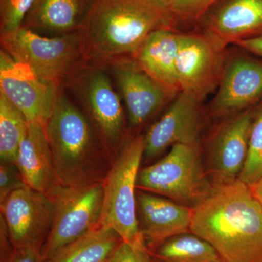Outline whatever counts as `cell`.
<instances>
[{
	"label": "cell",
	"mask_w": 262,
	"mask_h": 262,
	"mask_svg": "<svg viewBox=\"0 0 262 262\" xmlns=\"http://www.w3.org/2000/svg\"><path fill=\"white\" fill-rule=\"evenodd\" d=\"M195 26L222 50L262 35V0H218Z\"/></svg>",
	"instance_id": "cell-12"
},
{
	"label": "cell",
	"mask_w": 262,
	"mask_h": 262,
	"mask_svg": "<svg viewBox=\"0 0 262 262\" xmlns=\"http://www.w3.org/2000/svg\"><path fill=\"white\" fill-rule=\"evenodd\" d=\"M203 124L202 102L181 92L146 134L144 157L152 159L175 144H198Z\"/></svg>",
	"instance_id": "cell-14"
},
{
	"label": "cell",
	"mask_w": 262,
	"mask_h": 262,
	"mask_svg": "<svg viewBox=\"0 0 262 262\" xmlns=\"http://www.w3.org/2000/svg\"><path fill=\"white\" fill-rule=\"evenodd\" d=\"M234 45L245 51L262 57V35L239 41Z\"/></svg>",
	"instance_id": "cell-30"
},
{
	"label": "cell",
	"mask_w": 262,
	"mask_h": 262,
	"mask_svg": "<svg viewBox=\"0 0 262 262\" xmlns=\"http://www.w3.org/2000/svg\"><path fill=\"white\" fill-rule=\"evenodd\" d=\"M108 262H158L151 256L145 243H130L122 241Z\"/></svg>",
	"instance_id": "cell-28"
},
{
	"label": "cell",
	"mask_w": 262,
	"mask_h": 262,
	"mask_svg": "<svg viewBox=\"0 0 262 262\" xmlns=\"http://www.w3.org/2000/svg\"><path fill=\"white\" fill-rule=\"evenodd\" d=\"M51 196L56 204V214L51 232L41 249L44 262L100 225L103 182L77 187L63 185Z\"/></svg>",
	"instance_id": "cell-7"
},
{
	"label": "cell",
	"mask_w": 262,
	"mask_h": 262,
	"mask_svg": "<svg viewBox=\"0 0 262 262\" xmlns=\"http://www.w3.org/2000/svg\"><path fill=\"white\" fill-rule=\"evenodd\" d=\"M136 210L139 230L147 247H158L167 239L190 232V207L142 190L136 192Z\"/></svg>",
	"instance_id": "cell-17"
},
{
	"label": "cell",
	"mask_w": 262,
	"mask_h": 262,
	"mask_svg": "<svg viewBox=\"0 0 262 262\" xmlns=\"http://www.w3.org/2000/svg\"><path fill=\"white\" fill-rule=\"evenodd\" d=\"M60 91L56 84L1 49L0 92L20 110L27 121L46 126Z\"/></svg>",
	"instance_id": "cell-8"
},
{
	"label": "cell",
	"mask_w": 262,
	"mask_h": 262,
	"mask_svg": "<svg viewBox=\"0 0 262 262\" xmlns=\"http://www.w3.org/2000/svg\"><path fill=\"white\" fill-rule=\"evenodd\" d=\"M122 241L113 229L99 225L45 262H108Z\"/></svg>",
	"instance_id": "cell-21"
},
{
	"label": "cell",
	"mask_w": 262,
	"mask_h": 262,
	"mask_svg": "<svg viewBox=\"0 0 262 262\" xmlns=\"http://www.w3.org/2000/svg\"><path fill=\"white\" fill-rule=\"evenodd\" d=\"M1 262H44L40 248H15L11 253Z\"/></svg>",
	"instance_id": "cell-29"
},
{
	"label": "cell",
	"mask_w": 262,
	"mask_h": 262,
	"mask_svg": "<svg viewBox=\"0 0 262 262\" xmlns=\"http://www.w3.org/2000/svg\"><path fill=\"white\" fill-rule=\"evenodd\" d=\"M2 50L58 88L87 67L79 32L48 37L20 27L1 34Z\"/></svg>",
	"instance_id": "cell-4"
},
{
	"label": "cell",
	"mask_w": 262,
	"mask_h": 262,
	"mask_svg": "<svg viewBox=\"0 0 262 262\" xmlns=\"http://www.w3.org/2000/svg\"><path fill=\"white\" fill-rule=\"evenodd\" d=\"M237 179L249 187L262 179V104L256 108L247 157Z\"/></svg>",
	"instance_id": "cell-24"
},
{
	"label": "cell",
	"mask_w": 262,
	"mask_h": 262,
	"mask_svg": "<svg viewBox=\"0 0 262 262\" xmlns=\"http://www.w3.org/2000/svg\"><path fill=\"white\" fill-rule=\"evenodd\" d=\"M89 112L98 135L108 150L120 145L124 132V113L118 95L102 67H87L70 81Z\"/></svg>",
	"instance_id": "cell-10"
},
{
	"label": "cell",
	"mask_w": 262,
	"mask_h": 262,
	"mask_svg": "<svg viewBox=\"0 0 262 262\" xmlns=\"http://www.w3.org/2000/svg\"><path fill=\"white\" fill-rule=\"evenodd\" d=\"M251 191L255 196L257 198L258 201L260 202L262 206V179L259 182L256 183L252 186H250Z\"/></svg>",
	"instance_id": "cell-31"
},
{
	"label": "cell",
	"mask_w": 262,
	"mask_h": 262,
	"mask_svg": "<svg viewBox=\"0 0 262 262\" xmlns=\"http://www.w3.org/2000/svg\"><path fill=\"white\" fill-rule=\"evenodd\" d=\"M45 129L63 185L77 187L103 182L111 168L108 148L89 117L61 91Z\"/></svg>",
	"instance_id": "cell-3"
},
{
	"label": "cell",
	"mask_w": 262,
	"mask_h": 262,
	"mask_svg": "<svg viewBox=\"0 0 262 262\" xmlns=\"http://www.w3.org/2000/svg\"><path fill=\"white\" fill-rule=\"evenodd\" d=\"M111 67L134 126L147 121L164 104L175 98L134 58L117 60Z\"/></svg>",
	"instance_id": "cell-15"
},
{
	"label": "cell",
	"mask_w": 262,
	"mask_h": 262,
	"mask_svg": "<svg viewBox=\"0 0 262 262\" xmlns=\"http://www.w3.org/2000/svg\"><path fill=\"white\" fill-rule=\"evenodd\" d=\"M179 24L167 0H94L78 32L86 64L134 58L150 34Z\"/></svg>",
	"instance_id": "cell-1"
},
{
	"label": "cell",
	"mask_w": 262,
	"mask_h": 262,
	"mask_svg": "<svg viewBox=\"0 0 262 262\" xmlns=\"http://www.w3.org/2000/svg\"><path fill=\"white\" fill-rule=\"evenodd\" d=\"M27 187L15 163L0 164V204L15 190Z\"/></svg>",
	"instance_id": "cell-27"
},
{
	"label": "cell",
	"mask_w": 262,
	"mask_h": 262,
	"mask_svg": "<svg viewBox=\"0 0 262 262\" xmlns=\"http://www.w3.org/2000/svg\"><path fill=\"white\" fill-rule=\"evenodd\" d=\"M137 188L193 208L212 188L198 144H175L156 163L138 174Z\"/></svg>",
	"instance_id": "cell-6"
},
{
	"label": "cell",
	"mask_w": 262,
	"mask_h": 262,
	"mask_svg": "<svg viewBox=\"0 0 262 262\" xmlns=\"http://www.w3.org/2000/svg\"><path fill=\"white\" fill-rule=\"evenodd\" d=\"M35 0H0V32L9 33L20 28Z\"/></svg>",
	"instance_id": "cell-25"
},
{
	"label": "cell",
	"mask_w": 262,
	"mask_h": 262,
	"mask_svg": "<svg viewBox=\"0 0 262 262\" xmlns=\"http://www.w3.org/2000/svg\"><path fill=\"white\" fill-rule=\"evenodd\" d=\"M94 0H35L21 27L48 37L80 31Z\"/></svg>",
	"instance_id": "cell-20"
},
{
	"label": "cell",
	"mask_w": 262,
	"mask_h": 262,
	"mask_svg": "<svg viewBox=\"0 0 262 262\" xmlns=\"http://www.w3.org/2000/svg\"><path fill=\"white\" fill-rule=\"evenodd\" d=\"M182 36V32L176 29L155 31L146 38L134 56L141 68L174 98L180 94L177 61Z\"/></svg>",
	"instance_id": "cell-19"
},
{
	"label": "cell",
	"mask_w": 262,
	"mask_h": 262,
	"mask_svg": "<svg viewBox=\"0 0 262 262\" xmlns=\"http://www.w3.org/2000/svg\"><path fill=\"white\" fill-rule=\"evenodd\" d=\"M27 187L53 194L63 184L58 177L44 125L29 122L15 162Z\"/></svg>",
	"instance_id": "cell-18"
},
{
	"label": "cell",
	"mask_w": 262,
	"mask_h": 262,
	"mask_svg": "<svg viewBox=\"0 0 262 262\" xmlns=\"http://www.w3.org/2000/svg\"><path fill=\"white\" fill-rule=\"evenodd\" d=\"M256 110L248 108L227 117L212 137L208 159L219 181L238 178L247 157Z\"/></svg>",
	"instance_id": "cell-16"
},
{
	"label": "cell",
	"mask_w": 262,
	"mask_h": 262,
	"mask_svg": "<svg viewBox=\"0 0 262 262\" xmlns=\"http://www.w3.org/2000/svg\"><path fill=\"white\" fill-rule=\"evenodd\" d=\"M145 135L124 143L103 181V201L100 225L110 227L124 242L144 243L136 210L138 174L144 156Z\"/></svg>",
	"instance_id": "cell-5"
},
{
	"label": "cell",
	"mask_w": 262,
	"mask_h": 262,
	"mask_svg": "<svg viewBox=\"0 0 262 262\" xmlns=\"http://www.w3.org/2000/svg\"><path fill=\"white\" fill-rule=\"evenodd\" d=\"M181 23L195 24L218 0H167Z\"/></svg>",
	"instance_id": "cell-26"
},
{
	"label": "cell",
	"mask_w": 262,
	"mask_h": 262,
	"mask_svg": "<svg viewBox=\"0 0 262 262\" xmlns=\"http://www.w3.org/2000/svg\"><path fill=\"white\" fill-rule=\"evenodd\" d=\"M29 122L3 93L0 92V158L15 163L20 144L28 130Z\"/></svg>",
	"instance_id": "cell-23"
},
{
	"label": "cell",
	"mask_w": 262,
	"mask_h": 262,
	"mask_svg": "<svg viewBox=\"0 0 262 262\" xmlns=\"http://www.w3.org/2000/svg\"><path fill=\"white\" fill-rule=\"evenodd\" d=\"M190 232L224 262H262V206L238 179L218 181L192 208Z\"/></svg>",
	"instance_id": "cell-2"
},
{
	"label": "cell",
	"mask_w": 262,
	"mask_h": 262,
	"mask_svg": "<svg viewBox=\"0 0 262 262\" xmlns=\"http://www.w3.org/2000/svg\"><path fill=\"white\" fill-rule=\"evenodd\" d=\"M262 98V61L246 56H227L216 94L210 105L215 117H229L253 108Z\"/></svg>",
	"instance_id": "cell-13"
},
{
	"label": "cell",
	"mask_w": 262,
	"mask_h": 262,
	"mask_svg": "<svg viewBox=\"0 0 262 262\" xmlns=\"http://www.w3.org/2000/svg\"><path fill=\"white\" fill-rule=\"evenodd\" d=\"M225 52L200 32H182L177 61L180 93L203 103L218 89L227 59Z\"/></svg>",
	"instance_id": "cell-11"
},
{
	"label": "cell",
	"mask_w": 262,
	"mask_h": 262,
	"mask_svg": "<svg viewBox=\"0 0 262 262\" xmlns=\"http://www.w3.org/2000/svg\"><path fill=\"white\" fill-rule=\"evenodd\" d=\"M156 248L158 262H224L211 244L194 234L175 236Z\"/></svg>",
	"instance_id": "cell-22"
},
{
	"label": "cell",
	"mask_w": 262,
	"mask_h": 262,
	"mask_svg": "<svg viewBox=\"0 0 262 262\" xmlns=\"http://www.w3.org/2000/svg\"><path fill=\"white\" fill-rule=\"evenodd\" d=\"M1 218L15 248L42 249L51 232L56 204L53 198L32 188H20L2 204Z\"/></svg>",
	"instance_id": "cell-9"
}]
</instances>
